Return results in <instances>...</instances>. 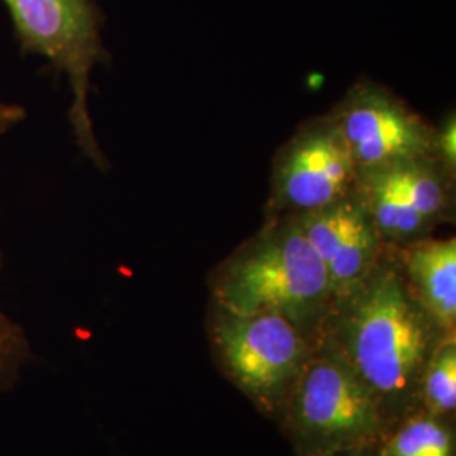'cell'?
<instances>
[{
    "label": "cell",
    "mask_w": 456,
    "mask_h": 456,
    "mask_svg": "<svg viewBox=\"0 0 456 456\" xmlns=\"http://www.w3.org/2000/svg\"><path fill=\"white\" fill-rule=\"evenodd\" d=\"M325 456H380L379 446H369V448H359V450H348V452H340L333 455Z\"/></svg>",
    "instance_id": "obj_15"
},
{
    "label": "cell",
    "mask_w": 456,
    "mask_h": 456,
    "mask_svg": "<svg viewBox=\"0 0 456 456\" xmlns=\"http://www.w3.org/2000/svg\"><path fill=\"white\" fill-rule=\"evenodd\" d=\"M2 4L20 51L43 58L65 77L71 90L68 118L75 139L85 156L102 164L88 110L94 68L107 60L95 0H2Z\"/></svg>",
    "instance_id": "obj_4"
},
{
    "label": "cell",
    "mask_w": 456,
    "mask_h": 456,
    "mask_svg": "<svg viewBox=\"0 0 456 456\" xmlns=\"http://www.w3.org/2000/svg\"><path fill=\"white\" fill-rule=\"evenodd\" d=\"M26 118L28 110L20 103L0 98V139L17 129ZM29 357L31 346L22 326L17 325L0 308V391H9L16 386L20 369Z\"/></svg>",
    "instance_id": "obj_12"
},
{
    "label": "cell",
    "mask_w": 456,
    "mask_h": 456,
    "mask_svg": "<svg viewBox=\"0 0 456 456\" xmlns=\"http://www.w3.org/2000/svg\"><path fill=\"white\" fill-rule=\"evenodd\" d=\"M363 207L380 239L411 242L433 227L448 207V188L428 159L392 164L359 175Z\"/></svg>",
    "instance_id": "obj_7"
},
{
    "label": "cell",
    "mask_w": 456,
    "mask_h": 456,
    "mask_svg": "<svg viewBox=\"0 0 456 456\" xmlns=\"http://www.w3.org/2000/svg\"><path fill=\"white\" fill-rule=\"evenodd\" d=\"M456 126L455 117H452L443 127L440 135L436 137V151L443 156L446 169H455L456 156Z\"/></svg>",
    "instance_id": "obj_14"
},
{
    "label": "cell",
    "mask_w": 456,
    "mask_h": 456,
    "mask_svg": "<svg viewBox=\"0 0 456 456\" xmlns=\"http://www.w3.org/2000/svg\"><path fill=\"white\" fill-rule=\"evenodd\" d=\"M216 310L274 313L316 337L333 305L325 265L297 222L264 235L222 267L215 281Z\"/></svg>",
    "instance_id": "obj_2"
},
{
    "label": "cell",
    "mask_w": 456,
    "mask_h": 456,
    "mask_svg": "<svg viewBox=\"0 0 456 456\" xmlns=\"http://www.w3.org/2000/svg\"><path fill=\"white\" fill-rule=\"evenodd\" d=\"M210 335L218 369L264 416L279 421L314 337L274 313L222 310H216Z\"/></svg>",
    "instance_id": "obj_5"
},
{
    "label": "cell",
    "mask_w": 456,
    "mask_h": 456,
    "mask_svg": "<svg viewBox=\"0 0 456 456\" xmlns=\"http://www.w3.org/2000/svg\"><path fill=\"white\" fill-rule=\"evenodd\" d=\"M421 408L431 416L453 419L456 408L455 335L441 340L426 367L421 384Z\"/></svg>",
    "instance_id": "obj_13"
},
{
    "label": "cell",
    "mask_w": 456,
    "mask_h": 456,
    "mask_svg": "<svg viewBox=\"0 0 456 456\" xmlns=\"http://www.w3.org/2000/svg\"><path fill=\"white\" fill-rule=\"evenodd\" d=\"M333 126L359 175L392 164L428 159L436 149V137L418 115L374 88L359 90L348 98Z\"/></svg>",
    "instance_id": "obj_6"
},
{
    "label": "cell",
    "mask_w": 456,
    "mask_h": 456,
    "mask_svg": "<svg viewBox=\"0 0 456 456\" xmlns=\"http://www.w3.org/2000/svg\"><path fill=\"white\" fill-rule=\"evenodd\" d=\"M411 293L444 335H455L456 242L429 240L411 247L406 259Z\"/></svg>",
    "instance_id": "obj_10"
},
{
    "label": "cell",
    "mask_w": 456,
    "mask_h": 456,
    "mask_svg": "<svg viewBox=\"0 0 456 456\" xmlns=\"http://www.w3.org/2000/svg\"><path fill=\"white\" fill-rule=\"evenodd\" d=\"M294 456H325L379 446L387 426L338 348L318 331L279 418Z\"/></svg>",
    "instance_id": "obj_3"
},
{
    "label": "cell",
    "mask_w": 456,
    "mask_h": 456,
    "mask_svg": "<svg viewBox=\"0 0 456 456\" xmlns=\"http://www.w3.org/2000/svg\"><path fill=\"white\" fill-rule=\"evenodd\" d=\"M357 180V166L337 127L330 126L291 144L279 167L277 196L297 212H314L346 198Z\"/></svg>",
    "instance_id": "obj_9"
},
{
    "label": "cell",
    "mask_w": 456,
    "mask_h": 456,
    "mask_svg": "<svg viewBox=\"0 0 456 456\" xmlns=\"http://www.w3.org/2000/svg\"><path fill=\"white\" fill-rule=\"evenodd\" d=\"M380 456H456L452 419L418 411L395 424L379 444Z\"/></svg>",
    "instance_id": "obj_11"
},
{
    "label": "cell",
    "mask_w": 456,
    "mask_h": 456,
    "mask_svg": "<svg viewBox=\"0 0 456 456\" xmlns=\"http://www.w3.org/2000/svg\"><path fill=\"white\" fill-rule=\"evenodd\" d=\"M325 265L333 303L352 293L380 261V235L362 201H340L296 218Z\"/></svg>",
    "instance_id": "obj_8"
},
{
    "label": "cell",
    "mask_w": 456,
    "mask_h": 456,
    "mask_svg": "<svg viewBox=\"0 0 456 456\" xmlns=\"http://www.w3.org/2000/svg\"><path fill=\"white\" fill-rule=\"evenodd\" d=\"M320 331L372 395L387 433L423 411L426 367L450 335L418 303L397 267L377 262L352 293L331 305Z\"/></svg>",
    "instance_id": "obj_1"
}]
</instances>
